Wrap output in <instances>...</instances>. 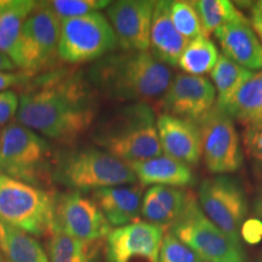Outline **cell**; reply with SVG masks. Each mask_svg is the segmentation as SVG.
Segmentation results:
<instances>
[{
    "instance_id": "ffe728a7",
    "label": "cell",
    "mask_w": 262,
    "mask_h": 262,
    "mask_svg": "<svg viewBox=\"0 0 262 262\" xmlns=\"http://www.w3.org/2000/svg\"><path fill=\"white\" fill-rule=\"evenodd\" d=\"M189 192L169 186H152L142 196L141 216L148 224L163 229L171 228L185 210Z\"/></svg>"
},
{
    "instance_id": "ac0fdd59",
    "label": "cell",
    "mask_w": 262,
    "mask_h": 262,
    "mask_svg": "<svg viewBox=\"0 0 262 262\" xmlns=\"http://www.w3.org/2000/svg\"><path fill=\"white\" fill-rule=\"evenodd\" d=\"M143 187L141 183L114 186L91 192V198L111 226H122L139 221Z\"/></svg>"
},
{
    "instance_id": "f35d334b",
    "label": "cell",
    "mask_w": 262,
    "mask_h": 262,
    "mask_svg": "<svg viewBox=\"0 0 262 262\" xmlns=\"http://www.w3.org/2000/svg\"><path fill=\"white\" fill-rule=\"evenodd\" d=\"M251 124H261V125H262V111H261L260 113L257 114L256 118H255V119H254L253 122H251L250 124H249V125H251ZM247 126H248V125H247Z\"/></svg>"
},
{
    "instance_id": "1f68e13d",
    "label": "cell",
    "mask_w": 262,
    "mask_h": 262,
    "mask_svg": "<svg viewBox=\"0 0 262 262\" xmlns=\"http://www.w3.org/2000/svg\"><path fill=\"white\" fill-rule=\"evenodd\" d=\"M244 146L256 172L262 178V125L251 124L244 131Z\"/></svg>"
},
{
    "instance_id": "d590c367",
    "label": "cell",
    "mask_w": 262,
    "mask_h": 262,
    "mask_svg": "<svg viewBox=\"0 0 262 262\" xmlns=\"http://www.w3.org/2000/svg\"><path fill=\"white\" fill-rule=\"evenodd\" d=\"M251 25L256 35L262 40V9L255 4L251 10Z\"/></svg>"
},
{
    "instance_id": "e0dca14e",
    "label": "cell",
    "mask_w": 262,
    "mask_h": 262,
    "mask_svg": "<svg viewBox=\"0 0 262 262\" xmlns=\"http://www.w3.org/2000/svg\"><path fill=\"white\" fill-rule=\"evenodd\" d=\"M215 37L229 60L249 71L262 70V42L247 18L222 26Z\"/></svg>"
},
{
    "instance_id": "e575fe53",
    "label": "cell",
    "mask_w": 262,
    "mask_h": 262,
    "mask_svg": "<svg viewBox=\"0 0 262 262\" xmlns=\"http://www.w3.org/2000/svg\"><path fill=\"white\" fill-rule=\"evenodd\" d=\"M241 239L248 244H257L262 239V221L257 217L245 220L241 229Z\"/></svg>"
},
{
    "instance_id": "83f0119b",
    "label": "cell",
    "mask_w": 262,
    "mask_h": 262,
    "mask_svg": "<svg viewBox=\"0 0 262 262\" xmlns=\"http://www.w3.org/2000/svg\"><path fill=\"white\" fill-rule=\"evenodd\" d=\"M193 3L201 19L204 37L209 38L211 33H215L222 26L245 19L229 0H199Z\"/></svg>"
},
{
    "instance_id": "4dcf8cb0",
    "label": "cell",
    "mask_w": 262,
    "mask_h": 262,
    "mask_svg": "<svg viewBox=\"0 0 262 262\" xmlns=\"http://www.w3.org/2000/svg\"><path fill=\"white\" fill-rule=\"evenodd\" d=\"M158 262H204L171 232L164 234Z\"/></svg>"
},
{
    "instance_id": "277c9868",
    "label": "cell",
    "mask_w": 262,
    "mask_h": 262,
    "mask_svg": "<svg viewBox=\"0 0 262 262\" xmlns=\"http://www.w3.org/2000/svg\"><path fill=\"white\" fill-rule=\"evenodd\" d=\"M52 182L68 191L94 192L114 186L134 185L137 178L129 164L98 147L64 146L55 152Z\"/></svg>"
},
{
    "instance_id": "ba28073f",
    "label": "cell",
    "mask_w": 262,
    "mask_h": 262,
    "mask_svg": "<svg viewBox=\"0 0 262 262\" xmlns=\"http://www.w3.org/2000/svg\"><path fill=\"white\" fill-rule=\"evenodd\" d=\"M204 262H245L242 244L235 243L209 220L192 192L182 215L170 228Z\"/></svg>"
},
{
    "instance_id": "74e56055",
    "label": "cell",
    "mask_w": 262,
    "mask_h": 262,
    "mask_svg": "<svg viewBox=\"0 0 262 262\" xmlns=\"http://www.w3.org/2000/svg\"><path fill=\"white\" fill-rule=\"evenodd\" d=\"M254 212L258 220L262 221V193L256 196L254 202Z\"/></svg>"
},
{
    "instance_id": "603a6c76",
    "label": "cell",
    "mask_w": 262,
    "mask_h": 262,
    "mask_svg": "<svg viewBox=\"0 0 262 262\" xmlns=\"http://www.w3.org/2000/svg\"><path fill=\"white\" fill-rule=\"evenodd\" d=\"M219 108L241 124L249 125L253 122L262 111V70L253 73L237 93Z\"/></svg>"
},
{
    "instance_id": "d6986e66",
    "label": "cell",
    "mask_w": 262,
    "mask_h": 262,
    "mask_svg": "<svg viewBox=\"0 0 262 262\" xmlns=\"http://www.w3.org/2000/svg\"><path fill=\"white\" fill-rule=\"evenodd\" d=\"M188 40L173 26L169 12V2H156L150 25V54L162 63L178 66Z\"/></svg>"
},
{
    "instance_id": "9c48e42d",
    "label": "cell",
    "mask_w": 262,
    "mask_h": 262,
    "mask_svg": "<svg viewBox=\"0 0 262 262\" xmlns=\"http://www.w3.org/2000/svg\"><path fill=\"white\" fill-rule=\"evenodd\" d=\"M117 48L116 33L100 11L61 22L58 56L62 62L70 64L95 62Z\"/></svg>"
},
{
    "instance_id": "30bf717a",
    "label": "cell",
    "mask_w": 262,
    "mask_h": 262,
    "mask_svg": "<svg viewBox=\"0 0 262 262\" xmlns=\"http://www.w3.org/2000/svg\"><path fill=\"white\" fill-rule=\"evenodd\" d=\"M198 198L206 217L232 241L242 244L241 229L249 210L242 183L228 175L206 179L199 186Z\"/></svg>"
},
{
    "instance_id": "7a4b0ae2",
    "label": "cell",
    "mask_w": 262,
    "mask_h": 262,
    "mask_svg": "<svg viewBox=\"0 0 262 262\" xmlns=\"http://www.w3.org/2000/svg\"><path fill=\"white\" fill-rule=\"evenodd\" d=\"M85 73L98 97L127 103L160 101L172 80V71L148 51H113Z\"/></svg>"
},
{
    "instance_id": "ab89813d",
    "label": "cell",
    "mask_w": 262,
    "mask_h": 262,
    "mask_svg": "<svg viewBox=\"0 0 262 262\" xmlns=\"http://www.w3.org/2000/svg\"><path fill=\"white\" fill-rule=\"evenodd\" d=\"M0 262H6V261H5V258H4V256H3L2 251H0Z\"/></svg>"
},
{
    "instance_id": "9a60e30c",
    "label": "cell",
    "mask_w": 262,
    "mask_h": 262,
    "mask_svg": "<svg viewBox=\"0 0 262 262\" xmlns=\"http://www.w3.org/2000/svg\"><path fill=\"white\" fill-rule=\"evenodd\" d=\"M156 2L118 0L107 6V18L123 51H148Z\"/></svg>"
},
{
    "instance_id": "7c38bea8",
    "label": "cell",
    "mask_w": 262,
    "mask_h": 262,
    "mask_svg": "<svg viewBox=\"0 0 262 262\" xmlns=\"http://www.w3.org/2000/svg\"><path fill=\"white\" fill-rule=\"evenodd\" d=\"M55 231L86 242L103 241L111 225L91 196L67 191L55 193Z\"/></svg>"
},
{
    "instance_id": "4fadbf2b",
    "label": "cell",
    "mask_w": 262,
    "mask_h": 262,
    "mask_svg": "<svg viewBox=\"0 0 262 262\" xmlns=\"http://www.w3.org/2000/svg\"><path fill=\"white\" fill-rule=\"evenodd\" d=\"M216 90L208 78L178 73L160 98L164 114L198 123L215 106Z\"/></svg>"
},
{
    "instance_id": "5bb4252c",
    "label": "cell",
    "mask_w": 262,
    "mask_h": 262,
    "mask_svg": "<svg viewBox=\"0 0 262 262\" xmlns=\"http://www.w3.org/2000/svg\"><path fill=\"white\" fill-rule=\"evenodd\" d=\"M164 231L146 221L117 227L106 238V261L158 262Z\"/></svg>"
},
{
    "instance_id": "f1b7e54d",
    "label": "cell",
    "mask_w": 262,
    "mask_h": 262,
    "mask_svg": "<svg viewBox=\"0 0 262 262\" xmlns=\"http://www.w3.org/2000/svg\"><path fill=\"white\" fill-rule=\"evenodd\" d=\"M169 12L175 28L188 41L203 35L201 19L195 10L194 3L183 2V0L169 2Z\"/></svg>"
},
{
    "instance_id": "836d02e7",
    "label": "cell",
    "mask_w": 262,
    "mask_h": 262,
    "mask_svg": "<svg viewBox=\"0 0 262 262\" xmlns=\"http://www.w3.org/2000/svg\"><path fill=\"white\" fill-rule=\"evenodd\" d=\"M34 75L22 71L0 72V93L10 90V88L22 86L27 84Z\"/></svg>"
},
{
    "instance_id": "8d00e7d4",
    "label": "cell",
    "mask_w": 262,
    "mask_h": 262,
    "mask_svg": "<svg viewBox=\"0 0 262 262\" xmlns=\"http://www.w3.org/2000/svg\"><path fill=\"white\" fill-rule=\"evenodd\" d=\"M16 70V66L14 64L6 55L0 52V72H12Z\"/></svg>"
},
{
    "instance_id": "cb8c5ba5",
    "label": "cell",
    "mask_w": 262,
    "mask_h": 262,
    "mask_svg": "<svg viewBox=\"0 0 262 262\" xmlns=\"http://www.w3.org/2000/svg\"><path fill=\"white\" fill-rule=\"evenodd\" d=\"M34 0H0V52L11 58L26 19L35 9Z\"/></svg>"
},
{
    "instance_id": "6da1fadb",
    "label": "cell",
    "mask_w": 262,
    "mask_h": 262,
    "mask_svg": "<svg viewBox=\"0 0 262 262\" xmlns=\"http://www.w3.org/2000/svg\"><path fill=\"white\" fill-rule=\"evenodd\" d=\"M16 119L45 139L74 146L97 120L98 96L84 71L56 67L22 85Z\"/></svg>"
},
{
    "instance_id": "8992f818",
    "label": "cell",
    "mask_w": 262,
    "mask_h": 262,
    "mask_svg": "<svg viewBox=\"0 0 262 262\" xmlns=\"http://www.w3.org/2000/svg\"><path fill=\"white\" fill-rule=\"evenodd\" d=\"M0 222L37 237L55 232V193L0 173Z\"/></svg>"
},
{
    "instance_id": "4316f807",
    "label": "cell",
    "mask_w": 262,
    "mask_h": 262,
    "mask_svg": "<svg viewBox=\"0 0 262 262\" xmlns=\"http://www.w3.org/2000/svg\"><path fill=\"white\" fill-rule=\"evenodd\" d=\"M215 90L217 93L216 106H222L237 93L239 88L253 75V72L235 63L225 55H221L211 72Z\"/></svg>"
},
{
    "instance_id": "d6a6232c",
    "label": "cell",
    "mask_w": 262,
    "mask_h": 262,
    "mask_svg": "<svg viewBox=\"0 0 262 262\" xmlns=\"http://www.w3.org/2000/svg\"><path fill=\"white\" fill-rule=\"evenodd\" d=\"M18 107L19 97L14 90L0 93V126L10 124V120L17 116Z\"/></svg>"
},
{
    "instance_id": "484cf974",
    "label": "cell",
    "mask_w": 262,
    "mask_h": 262,
    "mask_svg": "<svg viewBox=\"0 0 262 262\" xmlns=\"http://www.w3.org/2000/svg\"><path fill=\"white\" fill-rule=\"evenodd\" d=\"M219 57V50L208 37L201 35L192 39L183 50L179 61V67L189 75H198L210 73L214 70Z\"/></svg>"
},
{
    "instance_id": "2e32d148",
    "label": "cell",
    "mask_w": 262,
    "mask_h": 262,
    "mask_svg": "<svg viewBox=\"0 0 262 262\" xmlns=\"http://www.w3.org/2000/svg\"><path fill=\"white\" fill-rule=\"evenodd\" d=\"M157 129L165 156L188 166L196 165L202 157L201 131L195 123L162 113L157 118Z\"/></svg>"
},
{
    "instance_id": "3957f363",
    "label": "cell",
    "mask_w": 262,
    "mask_h": 262,
    "mask_svg": "<svg viewBox=\"0 0 262 262\" xmlns=\"http://www.w3.org/2000/svg\"><path fill=\"white\" fill-rule=\"evenodd\" d=\"M93 142L127 164L163 156L155 108L147 103H127L98 118Z\"/></svg>"
},
{
    "instance_id": "5b68a950",
    "label": "cell",
    "mask_w": 262,
    "mask_h": 262,
    "mask_svg": "<svg viewBox=\"0 0 262 262\" xmlns=\"http://www.w3.org/2000/svg\"><path fill=\"white\" fill-rule=\"evenodd\" d=\"M55 152L45 137L17 123L0 134V173L44 188L52 182Z\"/></svg>"
},
{
    "instance_id": "d4e9b609",
    "label": "cell",
    "mask_w": 262,
    "mask_h": 262,
    "mask_svg": "<svg viewBox=\"0 0 262 262\" xmlns=\"http://www.w3.org/2000/svg\"><path fill=\"white\" fill-rule=\"evenodd\" d=\"M102 241L86 242L55 231L48 242L49 262H100Z\"/></svg>"
},
{
    "instance_id": "7402d4cb",
    "label": "cell",
    "mask_w": 262,
    "mask_h": 262,
    "mask_svg": "<svg viewBox=\"0 0 262 262\" xmlns=\"http://www.w3.org/2000/svg\"><path fill=\"white\" fill-rule=\"evenodd\" d=\"M0 251L6 262H49L48 253L35 238L0 222Z\"/></svg>"
},
{
    "instance_id": "60d3db41",
    "label": "cell",
    "mask_w": 262,
    "mask_h": 262,
    "mask_svg": "<svg viewBox=\"0 0 262 262\" xmlns=\"http://www.w3.org/2000/svg\"><path fill=\"white\" fill-rule=\"evenodd\" d=\"M256 5L258 6V8H261V9H262V2H257V3H256Z\"/></svg>"
},
{
    "instance_id": "52a82bcc",
    "label": "cell",
    "mask_w": 262,
    "mask_h": 262,
    "mask_svg": "<svg viewBox=\"0 0 262 262\" xmlns=\"http://www.w3.org/2000/svg\"><path fill=\"white\" fill-rule=\"evenodd\" d=\"M61 21L42 2L26 19L10 60L18 71L33 75L57 67Z\"/></svg>"
},
{
    "instance_id": "8fae6325",
    "label": "cell",
    "mask_w": 262,
    "mask_h": 262,
    "mask_svg": "<svg viewBox=\"0 0 262 262\" xmlns=\"http://www.w3.org/2000/svg\"><path fill=\"white\" fill-rule=\"evenodd\" d=\"M196 125L201 131L202 155L209 171L217 175L237 171L243 164V152L233 119L215 104Z\"/></svg>"
},
{
    "instance_id": "44dd1931",
    "label": "cell",
    "mask_w": 262,
    "mask_h": 262,
    "mask_svg": "<svg viewBox=\"0 0 262 262\" xmlns=\"http://www.w3.org/2000/svg\"><path fill=\"white\" fill-rule=\"evenodd\" d=\"M129 166L142 186L160 185L169 187H187L194 182L191 166L163 155Z\"/></svg>"
},
{
    "instance_id": "f546056e",
    "label": "cell",
    "mask_w": 262,
    "mask_h": 262,
    "mask_svg": "<svg viewBox=\"0 0 262 262\" xmlns=\"http://www.w3.org/2000/svg\"><path fill=\"white\" fill-rule=\"evenodd\" d=\"M42 3L62 22L66 19L80 17V16L107 9L111 2H107V0H52V2Z\"/></svg>"
}]
</instances>
